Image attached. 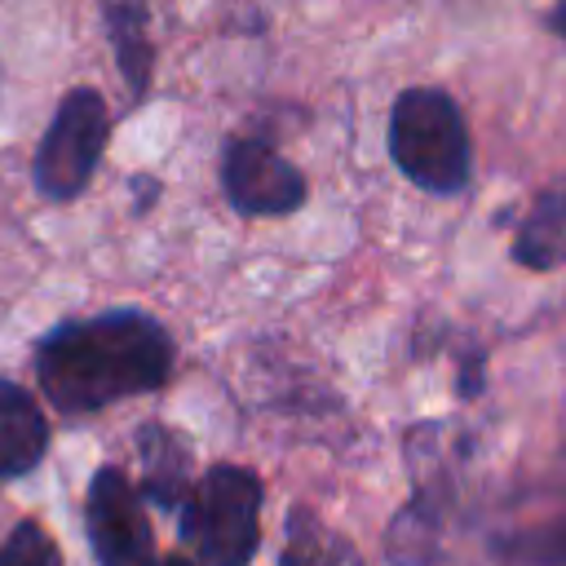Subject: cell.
<instances>
[{"mask_svg":"<svg viewBox=\"0 0 566 566\" xmlns=\"http://www.w3.org/2000/svg\"><path fill=\"white\" fill-rule=\"evenodd\" d=\"M0 566H62V553L40 522H18L0 539Z\"/></svg>","mask_w":566,"mask_h":566,"instance_id":"13","label":"cell"},{"mask_svg":"<svg viewBox=\"0 0 566 566\" xmlns=\"http://www.w3.org/2000/svg\"><path fill=\"white\" fill-rule=\"evenodd\" d=\"M106 137H111V119H106L102 93L97 88H71L57 102V115L40 137V150L31 164L35 190L53 203L75 199L93 181L97 159L106 150Z\"/></svg>","mask_w":566,"mask_h":566,"instance_id":"4","label":"cell"},{"mask_svg":"<svg viewBox=\"0 0 566 566\" xmlns=\"http://www.w3.org/2000/svg\"><path fill=\"white\" fill-rule=\"evenodd\" d=\"M49 451V424L18 380H0V482L31 473Z\"/></svg>","mask_w":566,"mask_h":566,"instance_id":"8","label":"cell"},{"mask_svg":"<svg viewBox=\"0 0 566 566\" xmlns=\"http://www.w3.org/2000/svg\"><path fill=\"white\" fill-rule=\"evenodd\" d=\"M509 557L517 562H535V566H566V513L553 517L548 526H535L526 535H513L504 544Z\"/></svg>","mask_w":566,"mask_h":566,"instance_id":"14","label":"cell"},{"mask_svg":"<svg viewBox=\"0 0 566 566\" xmlns=\"http://www.w3.org/2000/svg\"><path fill=\"white\" fill-rule=\"evenodd\" d=\"M416 442H424V455L433 460V473L416 482V495L394 513L389 535H385V557L394 566H433L442 553V526H447V500L451 486L442 478L438 451H433V429H416Z\"/></svg>","mask_w":566,"mask_h":566,"instance_id":"7","label":"cell"},{"mask_svg":"<svg viewBox=\"0 0 566 566\" xmlns=\"http://www.w3.org/2000/svg\"><path fill=\"white\" fill-rule=\"evenodd\" d=\"M181 535L199 566H248L261 544V478L243 464H212L181 500Z\"/></svg>","mask_w":566,"mask_h":566,"instance_id":"3","label":"cell"},{"mask_svg":"<svg viewBox=\"0 0 566 566\" xmlns=\"http://www.w3.org/2000/svg\"><path fill=\"white\" fill-rule=\"evenodd\" d=\"M84 522H88V544L97 566H155V539L146 522V500L128 482L124 469H97L88 482L84 500Z\"/></svg>","mask_w":566,"mask_h":566,"instance_id":"5","label":"cell"},{"mask_svg":"<svg viewBox=\"0 0 566 566\" xmlns=\"http://www.w3.org/2000/svg\"><path fill=\"white\" fill-rule=\"evenodd\" d=\"M548 22H553V31H557V35L566 40V0H562V4L553 9V18H548Z\"/></svg>","mask_w":566,"mask_h":566,"instance_id":"15","label":"cell"},{"mask_svg":"<svg viewBox=\"0 0 566 566\" xmlns=\"http://www.w3.org/2000/svg\"><path fill=\"white\" fill-rule=\"evenodd\" d=\"M177 345L146 310L66 318L35 345V376L62 416H93L111 402L168 385Z\"/></svg>","mask_w":566,"mask_h":566,"instance_id":"1","label":"cell"},{"mask_svg":"<svg viewBox=\"0 0 566 566\" xmlns=\"http://www.w3.org/2000/svg\"><path fill=\"white\" fill-rule=\"evenodd\" d=\"M102 18H106V35L119 62V75L128 84L133 97L150 93V71H155V53H150V27H146V0H102Z\"/></svg>","mask_w":566,"mask_h":566,"instance_id":"10","label":"cell"},{"mask_svg":"<svg viewBox=\"0 0 566 566\" xmlns=\"http://www.w3.org/2000/svg\"><path fill=\"white\" fill-rule=\"evenodd\" d=\"M513 261L522 270H562L566 265V177L535 195L526 217L513 230Z\"/></svg>","mask_w":566,"mask_h":566,"instance_id":"9","label":"cell"},{"mask_svg":"<svg viewBox=\"0 0 566 566\" xmlns=\"http://www.w3.org/2000/svg\"><path fill=\"white\" fill-rule=\"evenodd\" d=\"M221 186L243 217H287L305 203V177L261 137H234L221 155Z\"/></svg>","mask_w":566,"mask_h":566,"instance_id":"6","label":"cell"},{"mask_svg":"<svg viewBox=\"0 0 566 566\" xmlns=\"http://www.w3.org/2000/svg\"><path fill=\"white\" fill-rule=\"evenodd\" d=\"M389 155L398 172L429 195H460L473 172V146L460 106L442 88H402L389 111Z\"/></svg>","mask_w":566,"mask_h":566,"instance_id":"2","label":"cell"},{"mask_svg":"<svg viewBox=\"0 0 566 566\" xmlns=\"http://www.w3.org/2000/svg\"><path fill=\"white\" fill-rule=\"evenodd\" d=\"M155 566H195V562H186V557H159Z\"/></svg>","mask_w":566,"mask_h":566,"instance_id":"16","label":"cell"},{"mask_svg":"<svg viewBox=\"0 0 566 566\" xmlns=\"http://www.w3.org/2000/svg\"><path fill=\"white\" fill-rule=\"evenodd\" d=\"M279 566H363V562H358V553H354L332 526H323L310 509H292Z\"/></svg>","mask_w":566,"mask_h":566,"instance_id":"11","label":"cell"},{"mask_svg":"<svg viewBox=\"0 0 566 566\" xmlns=\"http://www.w3.org/2000/svg\"><path fill=\"white\" fill-rule=\"evenodd\" d=\"M142 460H146V473H142V500H159L164 509H181L186 500V464H181V442L172 433H164L159 424H146L142 429Z\"/></svg>","mask_w":566,"mask_h":566,"instance_id":"12","label":"cell"}]
</instances>
